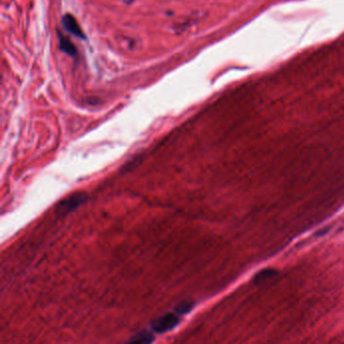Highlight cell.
<instances>
[{
  "label": "cell",
  "mask_w": 344,
  "mask_h": 344,
  "mask_svg": "<svg viewBox=\"0 0 344 344\" xmlns=\"http://www.w3.org/2000/svg\"><path fill=\"white\" fill-rule=\"evenodd\" d=\"M192 309V304H189V303H182V304L179 305L176 310L178 311V313L180 314H184L189 312Z\"/></svg>",
  "instance_id": "cell-7"
},
{
  "label": "cell",
  "mask_w": 344,
  "mask_h": 344,
  "mask_svg": "<svg viewBox=\"0 0 344 344\" xmlns=\"http://www.w3.org/2000/svg\"><path fill=\"white\" fill-rule=\"evenodd\" d=\"M87 200L88 195L86 193H84V192H77V193L71 195L58 204L57 212L60 215H66L77 209L79 206L83 205Z\"/></svg>",
  "instance_id": "cell-1"
},
{
  "label": "cell",
  "mask_w": 344,
  "mask_h": 344,
  "mask_svg": "<svg viewBox=\"0 0 344 344\" xmlns=\"http://www.w3.org/2000/svg\"><path fill=\"white\" fill-rule=\"evenodd\" d=\"M279 274V271L276 269H272V268H267L259 271L258 272H256L253 278V282L255 285H261L265 284L272 279L276 278Z\"/></svg>",
  "instance_id": "cell-4"
},
{
  "label": "cell",
  "mask_w": 344,
  "mask_h": 344,
  "mask_svg": "<svg viewBox=\"0 0 344 344\" xmlns=\"http://www.w3.org/2000/svg\"><path fill=\"white\" fill-rule=\"evenodd\" d=\"M59 42H60V49L66 53L67 54L71 57H75L77 54V49L73 43H71V40L65 36H62L61 34L59 35Z\"/></svg>",
  "instance_id": "cell-5"
},
{
  "label": "cell",
  "mask_w": 344,
  "mask_h": 344,
  "mask_svg": "<svg viewBox=\"0 0 344 344\" xmlns=\"http://www.w3.org/2000/svg\"><path fill=\"white\" fill-rule=\"evenodd\" d=\"M62 23L64 29L68 32L72 34L73 36L79 37V38H86L83 31L81 30V27L78 23V21L76 20V18L71 16V15H65L62 18Z\"/></svg>",
  "instance_id": "cell-3"
},
{
  "label": "cell",
  "mask_w": 344,
  "mask_h": 344,
  "mask_svg": "<svg viewBox=\"0 0 344 344\" xmlns=\"http://www.w3.org/2000/svg\"><path fill=\"white\" fill-rule=\"evenodd\" d=\"M179 322H180V320H179V317L176 314L168 313L163 315L162 317L158 318L153 323V329L158 333H164L176 327Z\"/></svg>",
  "instance_id": "cell-2"
},
{
  "label": "cell",
  "mask_w": 344,
  "mask_h": 344,
  "mask_svg": "<svg viewBox=\"0 0 344 344\" xmlns=\"http://www.w3.org/2000/svg\"><path fill=\"white\" fill-rule=\"evenodd\" d=\"M329 228H330V227H325V228H323V229L318 230V232H316V233H315V236H322V235H324L325 233H327V232H328Z\"/></svg>",
  "instance_id": "cell-8"
},
{
  "label": "cell",
  "mask_w": 344,
  "mask_h": 344,
  "mask_svg": "<svg viewBox=\"0 0 344 344\" xmlns=\"http://www.w3.org/2000/svg\"><path fill=\"white\" fill-rule=\"evenodd\" d=\"M154 337L153 335H151L150 333L146 332V331H143L139 334H136L134 335L130 340L129 342H134V343H149V342H153L154 341Z\"/></svg>",
  "instance_id": "cell-6"
}]
</instances>
